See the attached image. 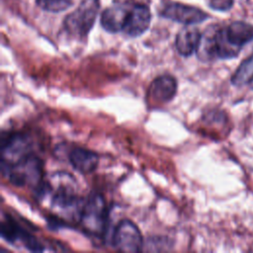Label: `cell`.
<instances>
[{"instance_id":"cell-1","label":"cell","mask_w":253,"mask_h":253,"mask_svg":"<svg viewBox=\"0 0 253 253\" xmlns=\"http://www.w3.org/2000/svg\"><path fill=\"white\" fill-rule=\"evenodd\" d=\"M40 188L41 196L49 198L50 206L55 211L63 214L76 213L79 216L83 201L77 197L75 179L69 173H53Z\"/></svg>"},{"instance_id":"cell-2","label":"cell","mask_w":253,"mask_h":253,"mask_svg":"<svg viewBox=\"0 0 253 253\" xmlns=\"http://www.w3.org/2000/svg\"><path fill=\"white\" fill-rule=\"evenodd\" d=\"M4 176L15 186H39L42 178V164L34 153L9 165L1 167Z\"/></svg>"},{"instance_id":"cell-3","label":"cell","mask_w":253,"mask_h":253,"mask_svg":"<svg viewBox=\"0 0 253 253\" xmlns=\"http://www.w3.org/2000/svg\"><path fill=\"white\" fill-rule=\"evenodd\" d=\"M107 217V206L101 195L92 194L83 201L78 219L87 232L101 235L106 228Z\"/></svg>"},{"instance_id":"cell-4","label":"cell","mask_w":253,"mask_h":253,"mask_svg":"<svg viewBox=\"0 0 253 253\" xmlns=\"http://www.w3.org/2000/svg\"><path fill=\"white\" fill-rule=\"evenodd\" d=\"M99 7V0H83L78 8L65 18V31L71 36L86 37L94 26Z\"/></svg>"},{"instance_id":"cell-5","label":"cell","mask_w":253,"mask_h":253,"mask_svg":"<svg viewBox=\"0 0 253 253\" xmlns=\"http://www.w3.org/2000/svg\"><path fill=\"white\" fill-rule=\"evenodd\" d=\"M33 143L24 133H10L3 135L1 141V167L9 166L31 154Z\"/></svg>"},{"instance_id":"cell-6","label":"cell","mask_w":253,"mask_h":253,"mask_svg":"<svg viewBox=\"0 0 253 253\" xmlns=\"http://www.w3.org/2000/svg\"><path fill=\"white\" fill-rule=\"evenodd\" d=\"M113 246L120 251L138 252L143 249L142 236L138 227L130 220L124 219L113 234Z\"/></svg>"},{"instance_id":"cell-7","label":"cell","mask_w":253,"mask_h":253,"mask_svg":"<svg viewBox=\"0 0 253 253\" xmlns=\"http://www.w3.org/2000/svg\"><path fill=\"white\" fill-rule=\"evenodd\" d=\"M160 15L166 19L185 25L199 24L209 17L208 14L197 7L178 2H170L164 5Z\"/></svg>"},{"instance_id":"cell-8","label":"cell","mask_w":253,"mask_h":253,"mask_svg":"<svg viewBox=\"0 0 253 253\" xmlns=\"http://www.w3.org/2000/svg\"><path fill=\"white\" fill-rule=\"evenodd\" d=\"M1 235L10 243L22 242L30 251H42L43 247L40 241L31 233L23 229L14 219L7 215L6 219H2L1 222Z\"/></svg>"},{"instance_id":"cell-9","label":"cell","mask_w":253,"mask_h":253,"mask_svg":"<svg viewBox=\"0 0 253 253\" xmlns=\"http://www.w3.org/2000/svg\"><path fill=\"white\" fill-rule=\"evenodd\" d=\"M150 20L151 13L149 8L143 4H135L129 10L124 33L132 38L138 37L148 29Z\"/></svg>"},{"instance_id":"cell-10","label":"cell","mask_w":253,"mask_h":253,"mask_svg":"<svg viewBox=\"0 0 253 253\" xmlns=\"http://www.w3.org/2000/svg\"><path fill=\"white\" fill-rule=\"evenodd\" d=\"M177 81L170 74H162L156 77L148 88V96L158 103H168L176 95Z\"/></svg>"},{"instance_id":"cell-11","label":"cell","mask_w":253,"mask_h":253,"mask_svg":"<svg viewBox=\"0 0 253 253\" xmlns=\"http://www.w3.org/2000/svg\"><path fill=\"white\" fill-rule=\"evenodd\" d=\"M129 10L126 5L116 4L104 10L101 15V26L109 33L124 31L127 21Z\"/></svg>"},{"instance_id":"cell-12","label":"cell","mask_w":253,"mask_h":253,"mask_svg":"<svg viewBox=\"0 0 253 253\" xmlns=\"http://www.w3.org/2000/svg\"><path fill=\"white\" fill-rule=\"evenodd\" d=\"M68 159L72 167L82 174L93 172L99 163V157L95 152L82 147L73 148L69 152Z\"/></svg>"},{"instance_id":"cell-13","label":"cell","mask_w":253,"mask_h":253,"mask_svg":"<svg viewBox=\"0 0 253 253\" xmlns=\"http://www.w3.org/2000/svg\"><path fill=\"white\" fill-rule=\"evenodd\" d=\"M224 34L228 42L240 50L243 45L253 40V26L242 21H236L224 28Z\"/></svg>"},{"instance_id":"cell-14","label":"cell","mask_w":253,"mask_h":253,"mask_svg":"<svg viewBox=\"0 0 253 253\" xmlns=\"http://www.w3.org/2000/svg\"><path fill=\"white\" fill-rule=\"evenodd\" d=\"M201 34L198 29L186 27L179 31L176 36L175 46L177 51L182 56H190L193 54L194 51L197 50L200 40Z\"/></svg>"},{"instance_id":"cell-15","label":"cell","mask_w":253,"mask_h":253,"mask_svg":"<svg viewBox=\"0 0 253 253\" xmlns=\"http://www.w3.org/2000/svg\"><path fill=\"white\" fill-rule=\"evenodd\" d=\"M217 27H209L201 36L197 48V55L202 61H211L215 59L214 55V34Z\"/></svg>"},{"instance_id":"cell-16","label":"cell","mask_w":253,"mask_h":253,"mask_svg":"<svg viewBox=\"0 0 253 253\" xmlns=\"http://www.w3.org/2000/svg\"><path fill=\"white\" fill-rule=\"evenodd\" d=\"M253 78V55L241 62L231 77V83L234 86H243Z\"/></svg>"},{"instance_id":"cell-17","label":"cell","mask_w":253,"mask_h":253,"mask_svg":"<svg viewBox=\"0 0 253 253\" xmlns=\"http://www.w3.org/2000/svg\"><path fill=\"white\" fill-rule=\"evenodd\" d=\"M37 4L43 10L48 12H62L68 9L71 4L72 0H36Z\"/></svg>"},{"instance_id":"cell-18","label":"cell","mask_w":253,"mask_h":253,"mask_svg":"<svg viewBox=\"0 0 253 253\" xmlns=\"http://www.w3.org/2000/svg\"><path fill=\"white\" fill-rule=\"evenodd\" d=\"M233 5V0H210V6L216 11H228Z\"/></svg>"},{"instance_id":"cell-19","label":"cell","mask_w":253,"mask_h":253,"mask_svg":"<svg viewBox=\"0 0 253 253\" xmlns=\"http://www.w3.org/2000/svg\"><path fill=\"white\" fill-rule=\"evenodd\" d=\"M248 84H249V87H250V89H252V90H253V78H252V79L249 81V83H248Z\"/></svg>"}]
</instances>
